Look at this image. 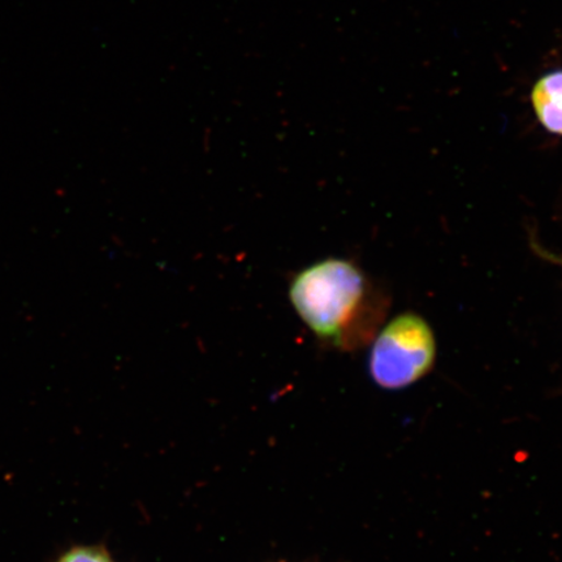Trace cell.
<instances>
[{
	"label": "cell",
	"mask_w": 562,
	"mask_h": 562,
	"mask_svg": "<svg viewBox=\"0 0 562 562\" xmlns=\"http://www.w3.org/2000/svg\"><path fill=\"white\" fill-rule=\"evenodd\" d=\"M290 299L302 322L341 350L367 346L385 318L384 294L347 259L328 258L293 278Z\"/></svg>",
	"instance_id": "cell-1"
},
{
	"label": "cell",
	"mask_w": 562,
	"mask_h": 562,
	"mask_svg": "<svg viewBox=\"0 0 562 562\" xmlns=\"http://www.w3.org/2000/svg\"><path fill=\"white\" fill-rule=\"evenodd\" d=\"M437 355V339L424 316L403 313L381 327L372 339L370 376L385 391L409 389L430 374Z\"/></svg>",
	"instance_id": "cell-2"
},
{
	"label": "cell",
	"mask_w": 562,
	"mask_h": 562,
	"mask_svg": "<svg viewBox=\"0 0 562 562\" xmlns=\"http://www.w3.org/2000/svg\"><path fill=\"white\" fill-rule=\"evenodd\" d=\"M538 121L548 132L562 136V70L542 77L531 91Z\"/></svg>",
	"instance_id": "cell-3"
},
{
	"label": "cell",
	"mask_w": 562,
	"mask_h": 562,
	"mask_svg": "<svg viewBox=\"0 0 562 562\" xmlns=\"http://www.w3.org/2000/svg\"><path fill=\"white\" fill-rule=\"evenodd\" d=\"M59 562H112V560L108 553L98 548L81 547L65 554Z\"/></svg>",
	"instance_id": "cell-4"
},
{
	"label": "cell",
	"mask_w": 562,
	"mask_h": 562,
	"mask_svg": "<svg viewBox=\"0 0 562 562\" xmlns=\"http://www.w3.org/2000/svg\"><path fill=\"white\" fill-rule=\"evenodd\" d=\"M543 255L548 258V259H552V261L554 263H558L560 267H561V270H562V257H558V256H554V255H546V252L543 251Z\"/></svg>",
	"instance_id": "cell-5"
}]
</instances>
